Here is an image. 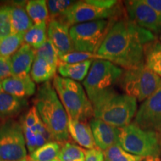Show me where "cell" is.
<instances>
[{"label": "cell", "instance_id": "cell-1", "mask_svg": "<svg viewBox=\"0 0 161 161\" xmlns=\"http://www.w3.org/2000/svg\"><path fill=\"white\" fill-rule=\"evenodd\" d=\"M155 39L152 32L122 16L114 19L96 54L125 70L134 69L144 65L145 45Z\"/></svg>", "mask_w": 161, "mask_h": 161}, {"label": "cell", "instance_id": "cell-2", "mask_svg": "<svg viewBox=\"0 0 161 161\" xmlns=\"http://www.w3.org/2000/svg\"><path fill=\"white\" fill-rule=\"evenodd\" d=\"M42 122L51 132L54 140L64 144L69 140V116L50 82L42 84L33 100Z\"/></svg>", "mask_w": 161, "mask_h": 161}, {"label": "cell", "instance_id": "cell-3", "mask_svg": "<svg viewBox=\"0 0 161 161\" xmlns=\"http://www.w3.org/2000/svg\"><path fill=\"white\" fill-rule=\"evenodd\" d=\"M94 118L121 128L131 123L137 111V100L113 89L100 94L92 101Z\"/></svg>", "mask_w": 161, "mask_h": 161}, {"label": "cell", "instance_id": "cell-4", "mask_svg": "<svg viewBox=\"0 0 161 161\" xmlns=\"http://www.w3.org/2000/svg\"><path fill=\"white\" fill-rule=\"evenodd\" d=\"M53 87L69 118L86 122L94 117L92 104L79 82L55 75Z\"/></svg>", "mask_w": 161, "mask_h": 161}, {"label": "cell", "instance_id": "cell-5", "mask_svg": "<svg viewBox=\"0 0 161 161\" xmlns=\"http://www.w3.org/2000/svg\"><path fill=\"white\" fill-rule=\"evenodd\" d=\"M119 145L134 155L159 158L161 146L158 133L140 128L134 123L119 128Z\"/></svg>", "mask_w": 161, "mask_h": 161}, {"label": "cell", "instance_id": "cell-6", "mask_svg": "<svg viewBox=\"0 0 161 161\" xmlns=\"http://www.w3.org/2000/svg\"><path fill=\"white\" fill-rule=\"evenodd\" d=\"M115 19L96 20L71 26L69 34L75 51L97 53Z\"/></svg>", "mask_w": 161, "mask_h": 161}, {"label": "cell", "instance_id": "cell-7", "mask_svg": "<svg viewBox=\"0 0 161 161\" xmlns=\"http://www.w3.org/2000/svg\"><path fill=\"white\" fill-rule=\"evenodd\" d=\"M124 70L109 60L96 59L92 62L88 75L83 81L90 102L119 81Z\"/></svg>", "mask_w": 161, "mask_h": 161}, {"label": "cell", "instance_id": "cell-8", "mask_svg": "<svg viewBox=\"0 0 161 161\" xmlns=\"http://www.w3.org/2000/svg\"><path fill=\"white\" fill-rule=\"evenodd\" d=\"M125 93L144 102L161 86V78L142 65L139 67L125 70L119 81Z\"/></svg>", "mask_w": 161, "mask_h": 161}, {"label": "cell", "instance_id": "cell-9", "mask_svg": "<svg viewBox=\"0 0 161 161\" xmlns=\"http://www.w3.org/2000/svg\"><path fill=\"white\" fill-rule=\"evenodd\" d=\"M23 127L9 119L0 125V160L19 161L28 158Z\"/></svg>", "mask_w": 161, "mask_h": 161}, {"label": "cell", "instance_id": "cell-10", "mask_svg": "<svg viewBox=\"0 0 161 161\" xmlns=\"http://www.w3.org/2000/svg\"><path fill=\"white\" fill-rule=\"evenodd\" d=\"M122 16H123L122 10L119 7V4L112 9H104L96 7L90 3L89 0H86L75 2L60 21L71 27L77 24L101 19H114Z\"/></svg>", "mask_w": 161, "mask_h": 161}, {"label": "cell", "instance_id": "cell-11", "mask_svg": "<svg viewBox=\"0 0 161 161\" xmlns=\"http://www.w3.org/2000/svg\"><path fill=\"white\" fill-rule=\"evenodd\" d=\"M124 5L128 17L132 22L155 36L161 35V16L151 8L144 0L125 1Z\"/></svg>", "mask_w": 161, "mask_h": 161}, {"label": "cell", "instance_id": "cell-12", "mask_svg": "<svg viewBox=\"0 0 161 161\" xmlns=\"http://www.w3.org/2000/svg\"><path fill=\"white\" fill-rule=\"evenodd\" d=\"M134 123L140 128L156 133L161 130V86L147 98L136 113Z\"/></svg>", "mask_w": 161, "mask_h": 161}, {"label": "cell", "instance_id": "cell-13", "mask_svg": "<svg viewBox=\"0 0 161 161\" xmlns=\"http://www.w3.org/2000/svg\"><path fill=\"white\" fill-rule=\"evenodd\" d=\"M70 27L60 20H50L47 28L48 39L57 49L59 57L75 52L69 34Z\"/></svg>", "mask_w": 161, "mask_h": 161}, {"label": "cell", "instance_id": "cell-14", "mask_svg": "<svg viewBox=\"0 0 161 161\" xmlns=\"http://www.w3.org/2000/svg\"><path fill=\"white\" fill-rule=\"evenodd\" d=\"M90 125L96 146L102 152L119 144V128L94 117L90 119Z\"/></svg>", "mask_w": 161, "mask_h": 161}, {"label": "cell", "instance_id": "cell-15", "mask_svg": "<svg viewBox=\"0 0 161 161\" xmlns=\"http://www.w3.org/2000/svg\"><path fill=\"white\" fill-rule=\"evenodd\" d=\"M36 58V51L28 44L24 43L11 58V75L14 77H26L31 72Z\"/></svg>", "mask_w": 161, "mask_h": 161}, {"label": "cell", "instance_id": "cell-16", "mask_svg": "<svg viewBox=\"0 0 161 161\" xmlns=\"http://www.w3.org/2000/svg\"><path fill=\"white\" fill-rule=\"evenodd\" d=\"M1 84L3 91L19 98H27L36 93V84L30 75L11 76L1 81Z\"/></svg>", "mask_w": 161, "mask_h": 161}, {"label": "cell", "instance_id": "cell-17", "mask_svg": "<svg viewBox=\"0 0 161 161\" xmlns=\"http://www.w3.org/2000/svg\"><path fill=\"white\" fill-rule=\"evenodd\" d=\"M68 131L70 136L80 146L87 150L96 148L90 123L86 121H80L69 117Z\"/></svg>", "mask_w": 161, "mask_h": 161}, {"label": "cell", "instance_id": "cell-18", "mask_svg": "<svg viewBox=\"0 0 161 161\" xmlns=\"http://www.w3.org/2000/svg\"><path fill=\"white\" fill-rule=\"evenodd\" d=\"M29 106L27 98H19L3 90L0 92V120L13 119Z\"/></svg>", "mask_w": 161, "mask_h": 161}, {"label": "cell", "instance_id": "cell-19", "mask_svg": "<svg viewBox=\"0 0 161 161\" xmlns=\"http://www.w3.org/2000/svg\"><path fill=\"white\" fill-rule=\"evenodd\" d=\"M11 6L13 34L24 35L33 26V22L28 15L25 3H16Z\"/></svg>", "mask_w": 161, "mask_h": 161}, {"label": "cell", "instance_id": "cell-20", "mask_svg": "<svg viewBox=\"0 0 161 161\" xmlns=\"http://www.w3.org/2000/svg\"><path fill=\"white\" fill-rule=\"evenodd\" d=\"M94 60H86L78 64H64L59 62L58 66V72L60 76L65 78L81 81L84 80Z\"/></svg>", "mask_w": 161, "mask_h": 161}, {"label": "cell", "instance_id": "cell-21", "mask_svg": "<svg viewBox=\"0 0 161 161\" xmlns=\"http://www.w3.org/2000/svg\"><path fill=\"white\" fill-rule=\"evenodd\" d=\"M144 64L161 78V42L155 39L144 47Z\"/></svg>", "mask_w": 161, "mask_h": 161}, {"label": "cell", "instance_id": "cell-22", "mask_svg": "<svg viewBox=\"0 0 161 161\" xmlns=\"http://www.w3.org/2000/svg\"><path fill=\"white\" fill-rule=\"evenodd\" d=\"M58 69L52 66L43 58H35L31 70V79L35 83L44 84L55 78Z\"/></svg>", "mask_w": 161, "mask_h": 161}, {"label": "cell", "instance_id": "cell-23", "mask_svg": "<svg viewBox=\"0 0 161 161\" xmlns=\"http://www.w3.org/2000/svg\"><path fill=\"white\" fill-rule=\"evenodd\" d=\"M47 23H41L33 26L24 35V42L35 49H39L48 40Z\"/></svg>", "mask_w": 161, "mask_h": 161}, {"label": "cell", "instance_id": "cell-24", "mask_svg": "<svg viewBox=\"0 0 161 161\" xmlns=\"http://www.w3.org/2000/svg\"><path fill=\"white\" fill-rule=\"evenodd\" d=\"M62 145L57 141L46 142L31 153L29 160L30 161H52L58 159Z\"/></svg>", "mask_w": 161, "mask_h": 161}, {"label": "cell", "instance_id": "cell-25", "mask_svg": "<svg viewBox=\"0 0 161 161\" xmlns=\"http://www.w3.org/2000/svg\"><path fill=\"white\" fill-rule=\"evenodd\" d=\"M25 10L35 24L46 23L49 20L47 2L45 0H31L26 2Z\"/></svg>", "mask_w": 161, "mask_h": 161}, {"label": "cell", "instance_id": "cell-26", "mask_svg": "<svg viewBox=\"0 0 161 161\" xmlns=\"http://www.w3.org/2000/svg\"><path fill=\"white\" fill-rule=\"evenodd\" d=\"M24 44V35L12 34L0 40V57L11 58Z\"/></svg>", "mask_w": 161, "mask_h": 161}, {"label": "cell", "instance_id": "cell-27", "mask_svg": "<svg viewBox=\"0 0 161 161\" xmlns=\"http://www.w3.org/2000/svg\"><path fill=\"white\" fill-rule=\"evenodd\" d=\"M58 159L60 161H85V150L66 142L62 145Z\"/></svg>", "mask_w": 161, "mask_h": 161}, {"label": "cell", "instance_id": "cell-28", "mask_svg": "<svg viewBox=\"0 0 161 161\" xmlns=\"http://www.w3.org/2000/svg\"><path fill=\"white\" fill-rule=\"evenodd\" d=\"M104 161H141L144 158L127 152L119 145H114L103 152Z\"/></svg>", "mask_w": 161, "mask_h": 161}, {"label": "cell", "instance_id": "cell-29", "mask_svg": "<svg viewBox=\"0 0 161 161\" xmlns=\"http://www.w3.org/2000/svg\"><path fill=\"white\" fill-rule=\"evenodd\" d=\"M47 2L49 20H60L71 6L75 3L69 0H49Z\"/></svg>", "mask_w": 161, "mask_h": 161}, {"label": "cell", "instance_id": "cell-30", "mask_svg": "<svg viewBox=\"0 0 161 161\" xmlns=\"http://www.w3.org/2000/svg\"><path fill=\"white\" fill-rule=\"evenodd\" d=\"M35 51L36 57L43 58L52 66L58 69L60 62L59 55L55 46L49 39L43 46H40L39 49H35Z\"/></svg>", "mask_w": 161, "mask_h": 161}, {"label": "cell", "instance_id": "cell-31", "mask_svg": "<svg viewBox=\"0 0 161 161\" xmlns=\"http://www.w3.org/2000/svg\"><path fill=\"white\" fill-rule=\"evenodd\" d=\"M12 34L11 6H0V40Z\"/></svg>", "mask_w": 161, "mask_h": 161}, {"label": "cell", "instance_id": "cell-32", "mask_svg": "<svg viewBox=\"0 0 161 161\" xmlns=\"http://www.w3.org/2000/svg\"><path fill=\"white\" fill-rule=\"evenodd\" d=\"M99 59L97 54L89 53V52H72L71 53L66 54L59 57L60 62L64 64H78L89 60Z\"/></svg>", "mask_w": 161, "mask_h": 161}, {"label": "cell", "instance_id": "cell-33", "mask_svg": "<svg viewBox=\"0 0 161 161\" xmlns=\"http://www.w3.org/2000/svg\"><path fill=\"white\" fill-rule=\"evenodd\" d=\"M11 58L0 57V80L11 77Z\"/></svg>", "mask_w": 161, "mask_h": 161}, {"label": "cell", "instance_id": "cell-34", "mask_svg": "<svg viewBox=\"0 0 161 161\" xmlns=\"http://www.w3.org/2000/svg\"><path fill=\"white\" fill-rule=\"evenodd\" d=\"M85 161H104V153L98 148L85 150Z\"/></svg>", "mask_w": 161, "mask_h": 161}, {"label": "cell", "instance_id": "cell-35", "mask_svg": "<svg viewBox=\"0 0 161 161\" xmlns=\"http://www.w3.org/2000/svg\"><path fill=\"white\" fill-rule=\"evenodd\" d=\"M144 2L158 14L161 16V0H144Z\"/></svg>", "mask_w": 161, "mask_h": 161}, {"label": "cell", "instance_id": "cell-36", "mask_svg": "<svg viewBox=\"0 0 161 161\" xmlns=\"http://www.w3.org/2000/svg\"><path fill=\"white\" fill-rule=\"evenodd\" d=\"M158 158H153V157H147V158H144L141 161H157V159Z\"/></svg>", "mask_w": 161, "mask_h": 161}, {"label": "cell", "instance_id": "cell-37", "mask_svg": "<svg viewBox=\"0 0 161 161\" xmlns=\"http://www.w3.org/2000/svg\"><path fill=\"white\" fill-rule=\"evenodd\" d=\"M158 138H159V141H160V146H161V130L160 132L158 133Z\"/></svg>", "mask_w": 161, "mask_h": 161}, {"label": "cell", "instance_id": "cell-38", "mask_svg": "<svg viewBox=\"0 0 161 161\" xmlns=\"http://www.w3.org/2000/svg\"><path fill=\"white\" fill-rule=\"evenodd\" d=\"M0 161H4V160H0ZM19 161H30V160H29V158H28L25 159V160H19Z\"/></svg>", "mask_w": 161, "mask_h": 161}, {"label": "cell", "instance_id": "cell-39", "mask_svg": "<svg viewBox=\"0 0 161 161\" xmlns=\"http://www.w3.org/2000/svg\"><path fill=\"white\" fill-rule=\"evenodd\" d=\"M3 90V89H2V84H1V81H0V92Z\"/></svg>", "mask_w": 161, "mask_h": 161}, {"label": "cell", "instance_id": "cell-40", "mask_svg": "<svg viewBox=\"0 0 161 161\" xmlns=\"http://www.w3.org/2000/svg\"><path fill=\"white\" fill-rule=\"evenodd\" d=\"M52 161H60V160H58V159H55V160H52Z\"/></svg>", "mask_w": 161, "mask_h": 161}, {"label": "cell", "instance_id": "cell-41", "mask_svg": "<svg viewBox=\"0 0 161 161\" xmlns=\"http://www.w3.org/2000/svg\"><path fill=\"white\" fill-rule=\"evenodd\" d=\"M157 161H161V160H160V158H158V159H157Z\"/></svg>", "mask_w": 161, "mask_h": 161}, {"label": "cell", "instance_id": "cell-42", "mask_svg": "<svg viewBox=\"0 0 161 161\" xmlns=\"http://www.w3.org/2000/svg\"><path fill=\"white\" fill-rule=\"evenodd\" d=\"M160 42H161V35H160Z\"/></svg>", "mask_w": 161, "mask_h": 161}]
</instances>
